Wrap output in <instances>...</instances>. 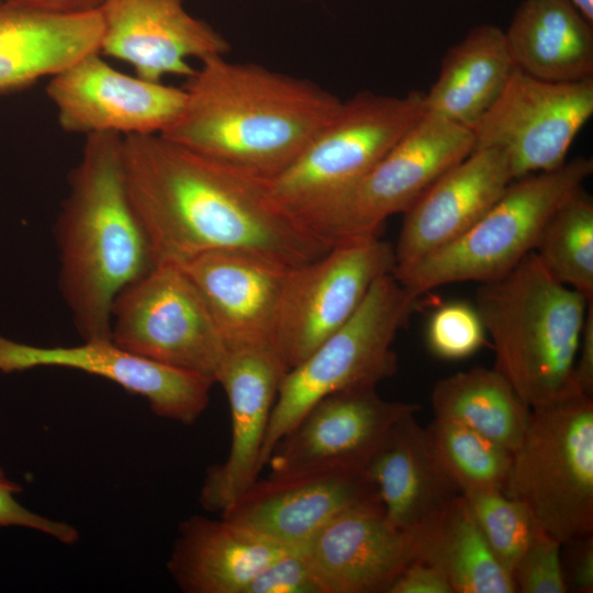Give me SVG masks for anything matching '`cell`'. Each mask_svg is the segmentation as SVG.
Listing matches in <instances>:
<instances>
[{
	"label": "cell",
	"mask_w": 593,
	"mask_h": 593,
	"mask_svg": "<svg viewBox=\"0 0 593 593\" xmlns=\"http://www.w3.org/2000/svg\"><path fill=\"white\" fill-rule=\"evenodd\" d=\"M376 502L365 463H328L257 479L221 516L302 547L342 514Z\"/></svg>",
	"instance_id": "14"
},
{
	"label": "cell",
	"mask_w": 593,
	"mask_h": 593,
	"mask_svg": "<svg viewBox=\"0 0 593 593\" xmlns=\"http://www.w3.org/2000/svg\"><path fill=\"white\" fill-rule=\"evenodd\" d=\"M443 468L460 488L505 491L513 454L490 438L455 422L435 418L426 428Z\"/></svg>",
	"instance_id": "30"
},
{
	"label": "cell",
	"mask_w": 593,
	"mask_h": 593,
	"mask_svg": "<svg viewBox=\"0 0 593 593\" xmlns=\"http://www.w3.org/2000/svg\"><path fill=\"white\" fill-rule=\"evenodd\" d=\"M572 3L589 21L593 22V0H568Z\"/></svg>",
	"instance_id": "40"
},
{
	"label": "cell",
	"mask_w": 593,
	"mask_h": 593,
	"mask_svg": "<svg viewBox=\"0 0 593 593\" xmlns=\"http://www.w3.org/2000/svg\"><path fill=\"white\" fill-rule=\"evenodd\" d=\"M3 1H5V0H0V3L3 2Z\"/></svg>",
	"instance_id": "41"
},
{
	"label": "cell",
	"mask_w": 593,
	"mask_h": 593,
	"mask_svg": "<svg viewBox=\"0 0 593 593\" xmlns=\"http://www.w3.org/2000/svg\"><path fill=\"white\" fill-rule=\"evenodd\" d=\"M119 347L216 383L226 344L190 279L176 266H154L125 287L111 311Z\"/></svg>",
	"instance_id": "11"
},
{
	"label": "cell",
	"mask_w": 593,
	"mask_h": 593,
	"mask_svg": "<svg viewBox=\"0 0 593 593\" xmlns=\"http://www.w3.org/2000/svg\"><path fill=\"white\" fill-rule=\"evenodd\" d=\"M561 547L558 540L537 528L512 572L516 592L566 593Z\"/></svg>",
	"instance_id": "33"
},
{
	"label": "cell",
	"mask_w": 593,
	"mask_h": 593,
	"mask_svg": "<svg viewBox=\"0 0 593 593\" xmlns=\"http://www.w3.org/2000/svg\"><path fill=\"white\" fill-rule=\"evenodd\" d=\"M515 68L504 31L478 25L444 56L437 79L424 92V113L472 128Z\"/></svg>",
	"instance_id": "26"
},
{
	"label": "cell",
	"mask_w": 593,
	"mask_h": 593,
	"mask_svg": "<svg viewBox=\"0 0 593 593\" xmlns=\"http://www.w3.org/2000/svg\"><path fill=\"white\" fill-rule=\"evenodd\" d=\"M389 593H454V591L439 567L416 558L401 573Z\"/></svg>",
	"instance_id": "36"
},
{
	"label": "cell",
	"mask_w": 593,
	"mask_h": 593,
	"mask_svg": "<svg viewBox=\"0 0 593 593\" xmlns=\"http://www.w3.org/2000/svg\"><path fill=\"white\" fill-rule=\"evenodd\" d=\"M417 298L393 273L380 277L351 317L283 374L261 448L260 471L277 443L317 401L338 391L377 387L394 376L393 343Z\"/></svg>",
	"instance_id": "5"
},
{
	"label": "cell",
	"mask_w": 593,
	"mask_h": 593,
	"mask_svg": "<svg viewBox=\"0 0 593 593\" xmlns=\"http://www.w3.org/2000/svg\"><path fill=\"white\" fill-rule=\"evenodd\" d=\"M99 11L57 13L0 3V97L52 77L100 48Z\"/></svg>",
	"instance_id": "24"
},
{
	"label": "cell",
	"mask_w": 593,
	"mask_h": 593,
	"mask_svg": "<svg viewBox=\"0 0 593 593\" xmlns=\"http://www.w3.org/2000/svg\"><path fill=\"white\" fill-rule=\"evenodd\" d=\"M424 92H359L280 174L265 180L271 202L301 225L359 181L423 116Z\"/></svg>",
	"instance_id": "6"
},
{
	"label": "cell",
	"mask_w": 593,
	"mask_h": 593,
	"mask_svg": "<svg viewBox=\"0 0 593 593\" xmlns=\"http://www.w3.org/2000/svg\"><path fill=\"white\" fill-rule=\"evenodd\" d=\"M46 94L67 133L163 134L180 116L183 88L149 81L112 67L99 51L49 77Z\"/></svg>",
	"instance_id": "13"
},
{
	"label": "cell",
	"mask_w": 593,
	"mask_h": 593,
	"mask_svg": "<svg viewBox=\"0 0 593 593\" xmlns=\"http://www.w3.org/2000/svg\"><path fill=\"white\" fill-rule=\"evenodd\" d=\"M176 267L203 298L228 350L271 347L279 301L291 267L238 250L203 253Z\"/></svg>",
	"instance_id": "22"
},
{
	"label": "cell",
	"mask_w": 593,
	"mask_h": 593,
	"mask_svg": "<svg viewBox=\"0 0 593 593\" xmlns=\"http://www.w3.org/2000/svg\"><path fill=\"white\" fill-rule=\"evenodd\" d=\"M430 401L435 418L463 425L512 454L523 439L530 413L495 368L475 367L438 380Z\"/></svg>",
	"instance_id": "27"
},
{
	"label": "cell",
	"mask_w": 593,
	"mask_h": 593,
	"mask_svg": "<svg viewBox=\"0 0 593 593\" xmlns=\"http://www.w3.org/2000/svg\"><path fill=\"white\" fill-rule=\"evenodd\" d=\"M486 332L474 305L450 302L430 316L427 344L438 358L460 360L470 357L485 342Z\"/></svg>",
	"instance_id": "32"
},
{
	"label": "cell",
	"mask_w": 593,
	"mask_h": 593,
	"mask_svg": "<svg viewBox=\"0 0 593 593\" xmlns=\"http://www.w3.org/2000/svg\"><path fill=\"white\" fill-rule=\"evenodd\" d=\"M122 154L126 189L154 266L238 250L295 267L333 245L278 209L265 180L159 134L123 136Z\"/></svg>",
	"instance_id": "1"
},
{
	"label": "cell",
	"mask_w": 593,
	"mask_h": 593,
	"mask_svg": "<svg viewBox=\"0 0 593 593\" xmlns=\"http://www.w3.org/2000/svg\"><path fill=\"white\" fill-rule=\"evenodd\" d=\"M289 548L223 516L194 515L181 522L167 569L186 593H244Z\"/></svg>",
	"instance_id": "23"
},
{
	"label": "cell",
	"mask_w": 593,
	"mask_h": 593,
	"mask_svg": "<svg viewBox=\"0 0 593 593\" xmlns=\"http://www.w3.org/2000/svg\"><path fill=\"white\" fill-rule=\"evenodd\" d=\"M574 380L582 394H593V301L589 303L574 363Z\"/></svg>",
	"instance_id": "37"
},
{
	"label": "cell",
	"mask_w": 593,
	"mask_h": 593,
	"mask_svg": "<svg viewBox=\"0 0 593 593\" xmlns=\"http://www.w3.org/2000/svg\"><path fill=\"white\" fill-rule=\"evenodd\" d=\"M244 593H325L302 547H291L267 564Z\"/></svg>",
	"instance_id": "34"
},
{
	"label": "cell",
	"mask_w": 593,
	"mask_h": 593,
	"mask_svg": "<svg viewBox=\"0 0 593 593\" xmlns=\"http://www.w3.org/2000/svg\"><path fill=\"white\" fill-rule=\"evenodd\" d=\"M574 541L578 546L571 558L570 580L577 591L591 593L593 592V539L589 535Z\"/></svg>",
	"instance_id": "38"
},
{
	"label": "cell",
	"mask_w": 593,
	"mask_h": 593,
	"mask_svg": "<svg viewBox=\"0 0 593 593\" xmlns=\"http://www.w3.org/2000/svg\"><path fill=\"white\" fill-rule=\"evenodd\" d=\"M287 368L269 346L228 350L216 383L228 399L232 421L230 451L209 468L200 504L220 514L257 479L260 454L278 388Z\"/></svg>",
	"instance_id": "18"
},
{
	"label": "cell",
	"mask_w": 593,
	"mask_h": 593,
	"mask_svg": "<svg viewBox=\"0 0 593 593\" xmlns=\"http://www.w3.org/2000/svg\"><path fill=\"white\" fill-rule=\"evenodd\" d=\"M592 172V159L577 157L555 170L513 180L459 238L393 276L417 296L449 283H483L505 276L534 251L551 213Z\"/></svg>",
	"instance_id": "8"
},
{
	"label": "cell",
	"mask_w": 593,
	"mask_h": 593,
	"mask_svg": "<svg viewBox=\"0 0 593 593\" xmlns=\"http://www.w3.org/2000/svg\"><path fill=\"white\" fill-rule=\"evenodd\" d=\"M590 302L557 281L534 251L478 287L474 306L493 340L494 368L529 409L582 394L574 363Z\"/></svg>",
	"instance_id": "4"
},
{
	"label": "cell",
	"mask_w": 593,
	"mask_h": 593,
	"mask_svg": "<svg viewBox=\"0 0 593 593\" xmlns=\"http://www.w3.org/2000/svg\"><path fill=\"white\" fill-rule=\"evenodd\" d=\"M534 254L557 281L593 301V200L582 187L551 213Z\"/></svg>",
	"instance_id": "29"
},
{
	"label": "cell",
	"mask_w": 593,
	"mask_h": 593,
	"mask_svg": "<svg viewBox=\"0 0 593 593\" xmlns=\"http://www.w3.org/2000/svg\"><path fill=\"white\" fill-rule=\"evenodd\" d=\"M513 180L503 153L474 148L440 175L403 213L399 239L393 246L394 270L409 267L459 238Z\"/></svg>",
	"instance_id": "20"
},
{
	"label": "cell",
	"mask_w": 593,
	"mask_h": 593,
	"mask_svg": "<svg viewBox=\"0 0 593 593\" xmlns=\"http://www.w3.org/2000/svg\"><path fill=\"white\" fill-rule=\"evenodd\" d=\"M593 114V78L552 82L515 68L501 94L471 128L474 148H495L513 178L551 171Z\"/></svg>",
	"instance_id": "12"
},
{
	"label": "cell",
	"mask_w": 593,
	"mask_h": 593,
	"mask_svg": "<svg viewBox=\"0 0 593 593\" xmlns=\"http://www.w3.org/2000/svg\"><path fill=\"white\" fill-rule=\"evenodd\" d=\"M568 0H524L504 31L516 68L537 79L593 78V29Z\"/></svg>",
	"instance_id": "25"
},
{
	"label": "cell",
	"mask_w": 593,
	"mask_h": 593,
	"mask_svg": "<svg viewBox=\"0 0 593 593\" xmlns=\"http://www.w3.org/2000/svg\"><path fill=\"white\" fill-rule=\"evenodd\" d=\"M394 267V247L369 235L335 242L320 257L289 268L271 338L287 371L343 326Z\"/></svg>",
	"instance_id": "10"
},
{
	"label": "cell",
	"mask_w": 593,
	"mask_h": 593,
	"mask_svg": "<svg viewBox=\"0 0 593 593\" xmlns=\"http://www.w3.org/2000/svg\"><path fill=\"white\" fill-rule=\"evenodd\" d=\"M57 13L99 11L107 0H5Z\"/></svg>",
	"instance_id": "39"
},
{
	"label": "cell",
	"mask_w": 593,
	"mask_h": 593,
	"mask_svg": "<svg viewBox=\"0 0 593 593\" xmlns=\"http://www.w3.org/2000/svg\"><path fill=\"white\" fill-rule=\"evenodd\" d=\"M64 367L115 382L147 400L154 414L182 424L194 423L210 402L214 382L130 353L111 339L76 346L41 347L0 336V372Z\"/></svg>",
	"instance_id": "15"
},
{
	"label": "cell",
	"mask_w": 593,
	"mask_h": 593,
	"mask_svg": "<svg viewBox=\"0 0 593 593\" xmlns=\"http://www.w3.org/2000/svg\"><path fill=\"white\" fill-rule=\"evenodd\" d=\"M504 493L568 545L593 529V400L579 394L530 409Z\"/></svg>",
	"instance_id": "7"
},
{
	"label": "cell",
	"mask_w": 593,
	"mask_h": 593,
	"mask_svg": "<svg viewBox=\"0 0 593 593\" xmlns=\"http://www.w3.org/2000/svg\"><path fill=\"white\" fill-rule=\"evenodd\" d=\"M186 0H107L99 12V52L130 64L135 75L163 81L166 76L190 77L199 61L226 55L227 40L204 20L191 15Z\"/></svg>",
	"instance_id": "16"
},
{
	"label": "cell",
	"mask_w": 593,
	"mask_h": 593,
	"mask_svg": "<svg viewBox=\"0 0 593 593\" xmlns=\"http://www.w3.org/2000/svg\"><path fill=\"white\" fill-rule=\"evenodd\" d=\"M419 410L381 398L377 387L332 393L277 443L266 466L270 474H281L328 463L366 465L389 430Z\"/></svg>",
	"instance_id": "17"
},
{
	"label": "cell",
	"mask_w": 593,
	"mask_h": 593,
	"mask_svg": "<svg viewBox=\"0 0 593 593\" xmlns=\"http://www.w3.org/2000/svg\"><path fill=\"white\" fill-rule=\"evenodd\" d=\"M123 136L87 135L56 223L59 289L83 340L110 339L118 294L153 267L126 189Z\"/></svg>",
	"instance_id": "3"
},
{
	"label": "cell",
	"mask_w": 593,
	"mask_h": 593,
	"mask_svg": "<svg viewBox=\"0 0 593 593\" xmlns=\"http://www.w3.org/2000/svg\"><path fill=\"white\" fill-rule=\"evenodd\" d=\"M419 558L446 574L454 593H514L512 574L479 528L462 493L456 497Z\"/></svg>",
	"instance_id": "28"
},
{
	"label": "cell",
	"mask_w": 593,
	"mask_h": 593,
	"mask_svg": "<svg viewBox=\"0 0 593 593\" xmlns=\"http://www.w3.org/2000/svg\"><path fill=\"white\" fill-rule=\"evenodd\" d=\"M22 488L0 467V528L23 527L43 533L65 545H74L79 533L72 525L38 515L18 502Z\"/></svg>",
	"instance_id": "35"
},
{
	"label": "cell",
	"mask_w": 593,
	"mask_h": 593,
	"mask_svg": "<svg viewBox=\"0 0 593 593\" xmlns=\"http://www.w3.org/2000/svg\"><path fill=\"white\" fill-rule=\"evenodd\" d=\"M473 149L471 128L424 113L359 181L303 225L331 244L378 235L387 219L405 213Z\"/></svg>",
	"instance_id": "9"
},
{
	"label": "cell",
	"mask_w": 593,
	"mask_h": 593,
	"mask_svg": "<svg viewBox=\"0 0 593 593\" xmlns=\"http://www.w3.org/2000/svg\"><path fill=\"white\" fill-rule=\"evenodd\" d=\"M186 103L165 138L249 177L286 169L343 100L306 79L225 55L200 60Z\"/></svg>",
	"instance_id": "2"
},
{
	"label": "cell",
	"mask_w": 593,
	"mask_h": 593,
	"mask_svg": "<svg viewBox=\"0 0 593 593\" xmlns=\"http://www.w3.org/2000/svg\"><path fill=\"white\" fill-rule=\"evenodd\" d=\"M368 472L388 519L421 548L462 492L437 459L415 415L399 421L369 457Z\"/></svg>",
	"instance_id": "21"
},
{
	"label": "cell",
	"mask_w": 593,
	"mask_h": 593,
	"mask_svg": "<svg viewBox=\"0 0 593 593\" xmlns=\"http://www.w3.org/2000/svg\"><path fill=\"white\" fill-rule=\"evenodd\" d=\"M462 495L490 547L512 574L539 527L526 507L503 491L470 490Z\"/></svg>",
	"instance_id": "31"
},
{
	"label": "cell",
	"mask_w": 593,
	"mask_h": 593,
	"mask_svg": "<svg viewBox=\"0 0 593 593\" xmlns=\"http://www.w3.org/2000/svg\"><path fill=\"white\" fill-rule=\"evenodd\" d=\"M302 548L325 593H389L419 558L415 539L388 519L381 502L342 514Z\"/></svg>",
	"instance_id": "19"
}]
</instances>
